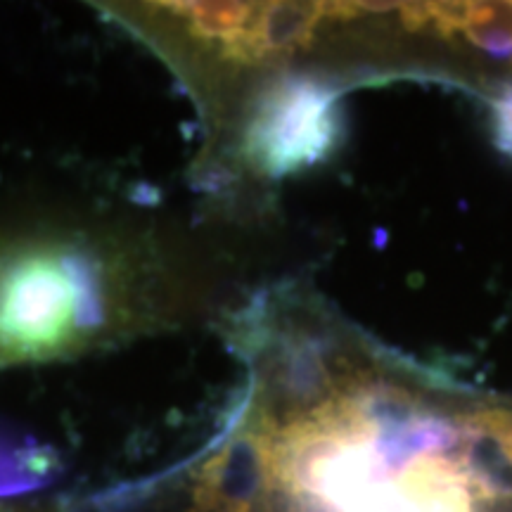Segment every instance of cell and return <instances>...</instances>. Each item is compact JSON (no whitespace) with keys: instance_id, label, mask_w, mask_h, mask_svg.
Returning <instances> with one entry per match:
<instances>
[{"instance_id":"6da1fadb","label":"cell","mask_w":512,"mask_h":512,"mask_svg":"<svg viewBox=\"0 0 512 512\" xmlns=\"http://www.w3.org/2000/svg\"><path fill=\"white\" fill-rule=\"evenodd\" d=\"M275 351L207 460L245 512H512V411Z\"/></svg>"},{"instance_id":"7a4b0ae2","label":"cell","mask_w":512,"mask_h":512,"mask_svg":"<svg viewBox=\"0 0 512 512\" xmlns=\"http://www.w3.org/2000/svg\"><path fill=\"white\" fill-rule=\"evenodd\" d=\"M152 254L114 235L0 226V368L69 358L152 325Z\"/></svg>"}]
</instances>
